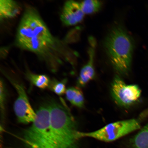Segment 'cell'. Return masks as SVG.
<instances>
[{"label":"cell","instance_id":"cell-1","mask_svg":"<svg viewBox=\"0 0 148 148\" xmlns=\"http://www.w3.org/2000/svg\"><path fill=\"white\" fill-rule=\"evenodd\" d=\"M16 40L23 49L36 53L46 50L53 43L52 36L36 11L27 9L18 27Z\"/></svg>","mask_w":148,"mask_h":148},{"label":"cell","instance_id":"cell-2","mask_svg":"<svg viewBox=\"0 0 148 148\" xmlns=\"http://www.w3.org/2000/svg\"><path fill=\"white\" fill-rule=\"evenodd\" d=\"M49 107L52 148H78L79 131L68 109L57 102L52 103Z\"/></svg>","mask_w":148,"mask_h":148},{"label":"cell","instance_id":"cell-3","mask_svg":"<svg viewBox=\"0 0 148 148\" xmlns=\"http://www.w3.org/2000/svg\"><path fill=\"white\" fill-rule=\"evenodd\" d=\"M104 46L110 62L117 73L127 75L132 63L134 42L131 36L121 26L111 29L104 42Z\"/></svg>","mask_w":148,"mask_h":148},{"label":"cell","instance_id":"cell-4","mask_svg":"<svg viewBox=\"0 0 148 148\" xmlns=\"http://www.w3.org/2000/svg\"><path fill=\"white\" fill-rule=\"evenodd\" d=\"M50 129L49 107L41 106L32 125L24 131L22 140L25 148H52Z\"/></svg>","mask_w":148,"mask_h":148},{"label":"cell","instance_id":"cell-5","mask_svg":"<svg viewBox=\"0 0 148 148\" xmlns=\"http://www.w3.org/2000/svg\"><path fill=\"white\" fill-rule=\"evenodd\" d=\"M140 124L136 119L114 122L98 130L89 132H79V138H90L101 141H114L140 128Z\"/></svg>","mask_w":148,"mask_h":148},{"label":"cell","instance_id":"cell-6","mask_svg":"<svg viewBox=\"0 0 148 148\" xmlns=\"http://www.w3.org/2000/svg\"><path fill=\"white\" fill-rule=\"evenodd\" d=\"M111 92L115 102L126 108L137 101L141 91L137 85L127 84L119 76L116 75L111 85Z\"/></svg>","mask_w":148,"mask_h":148},{"label":"cell","instance_id":"cell-7","mask_svg":"<svg viewBox=\"0 0 148 148\" xmlns=\"http://www.w3.org/2000/svg\"><path fill=\"white\" fill-rule=\"evenodd\" d=\"M14 85L18 94L14 106L18 121L24 124L32 123L36 119V112L31 106L25 88L22 85L14 83Z\"/></svg>","mask_w":148,"mask_h":148},{"label":"cell","instance_id":"cell-8","mask_svg":"<svg viewBox=\"0 0 148 148\" xmlns=\"http://www.w3.org/2000/svg\"><path fill=\"white\" fill-rule=\"evenodd\" d=\"M84 15L81 8L80 3L69 1L65 3L61 19L65 25L73 26L82 21Z\"/></svg>","mask_w":148,"mask_h":148},{"label":"cell","instance_id":"cell-9","mask_svg":"<svg viewBox=\"0 0 148 148\" xmlns=\"http://www.w3.org/2000/svg\"><path fill=\"white\" fill-rule=\"evenodd\" d=\"M90 43L88 51V60L87 63L81 69L77 81V84L79 86H84L93 79L95 73L94 65L96 42L93 38H89Z\"/></svg>","mask_w":148,"mask_h":148},{"label":"cell","instance_id":"cell-10","mask_svg":"<svg viewBox=\"0 0 148 148\" xmlns=\"http://www.w3.org/2000/svg\"><path fill=\"white\" fill-rule=\"evenodd\" d=\"M20 12L18 3L14 1L1 0L0 1L1 19L11 18L17 16Z\"/></svg>","mask_w":148,"mask_h":148},{"label":"cell","instance_id":"cell-11","mask_svg":"<svg viewBox=\"0 0 148 148\" xmlns=\"http://www.w3.org/2000/svg\"><path fill=\"white\" fill-rule=\"evenodd\" d=\"M65 93L66 99L73 106L79 108H82L84 106V96L79 88H69L66 89Z\"/></svg>","mask_w":148,"mask_h":148},{"label":"cell","instance_id":"cell-12","mask_svg":"<svg viewBox=\"0 0 148 148\" xmlns=\"http://www.w3.org/2000/svg\"><path fill=\"white\" fill-rule=\"evenodd\" d=\"M132 148H148V123L130 140Z\"/></svg>","mask_w":148,"mask_h":148},{"label":"cell","instance_id":"cell-13","mask_svg":"<svg viewBox=\"0 0 148 148\" xmlns=\"http://www.w3.org/2000/svg\"><path fill=\"white\" fill-rule=\"evenodd\" d=\"M81 8L85 14H91L98 12L101 9L100 1L94 0H87L80 3Z\"/></svg>","mask_w":148,"mask_h":148},{"label":"cell","instance_id":"cell-14","mask_svg":"<svg viewBox=\"0 0 148 148\" xmlns=\"http://www.w3.org/2000/svg\"><path fill=\"white\" fill-rule=\"evenodd\" d=\"M29 77L33 85L38 88L44 89L49 86V79L46 75L31 74Z\"/></svg>","mask_w":148,"mask_h":148},{"label":"cell","instance_id":"cell-15","mask_svg":"<svg viewBox=\"0 0 148 148\" xmlns=\"http://www.w3.org/2000/svg\"><path fill=\"white\" fill-rule=\"evenodd\" d=\"M52 90L58 95L66 93V89L65 83L64 82H55L51 85Z\"/></svg>","mask_w":148,"mask_h":148},{"label":"cell","instance_id":"cell-16","mask_svg":"<svg viewBox=\"0 0 148 148\" xmlns=\"http://www.w3.org/2000/svg\"><path fill=\"white\" fill-rule=\"evenodd\" d=\"M4 88L3 86V83L1 82V108L3 109V101L4 99Z\"/></svg>","mask_w":148,"mask_h":148}]
</instances>
